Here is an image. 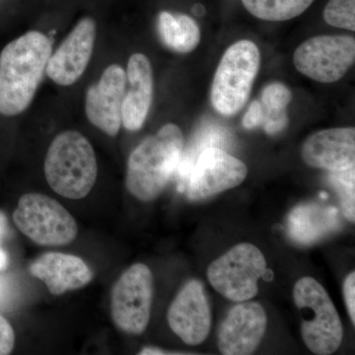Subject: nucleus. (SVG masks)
I'll return each mask as SVG.
<instances>
[{"label": "nucleus", "mask_w": 355, "mask_h": 355, "mask_svg": "<svg viewBox=\"0 0 355 355\" xmlns=\"http://www.w3.org/2000/svg\"><path fill=\"white\" fill-rule=\"evenodd\" d=\"M95 40L94 19L85 17L79 21L49 60L46 72L51 80L60 86L76 83L87 69Z\"/></svg>", "instance_id": "nucleus-13"}, {"label": "nucleus", "mask_w": 355, "mask_h": 355, "mask_svg": "<svg viewBox=\"0 0 355 355\" xmlns=\"http://www.w3.org/2000/svg\"><path fill=\"white\" fill-rule=\"evenodd\" d=\"M51 51V40L39 31L6 44L0 55V114L17 116L31 105Z\"/></svg>", "instance_id": "nucleus-1"}, {"label": "nucleus", "mask_w": 355, "mask_h": 355, "mask_svg": "<svg viewBox=\"0 0 355 355\" xmlns=\"http://www.w3.org/2000/svg\"><path fill=\"white\" fill-rule=\"evenodd\" d=\"M291 100V91L284 84L273 83L263 88L261 104L265 113V121L261 127L268 135H277L286 130L288 125L286 108Z\"/></svg>", "instance_id": "nucleus-20"}, {"label": "nucleus", "mask_w": 355, "mask_h": 355, "mask_svg": "<svg viewBox=\"0 0 355 355\" xmlns=\"http://www.w3.org/2000/svg\"><path fill=\"white\" fill-rule=\"evenodd\" d=\"M128 91L121 106V123L137 132L146 123L153 99V72L146 55L135 53L128 62Z\"/></svg>", "instance_id": "nucleus-16"}, {"label": "nucleus", "mask_w": 355, "mask_h": 355, "mask_svg": "<svg viewBox=\"0 0 355 355\" xmlns=\"http://www.w3.org/2000/svg\"><path fill=\"white\" fill-rule=\"evenodd\" d=\"M301 154L310 167L329 172L354 167V128H329L313 133L305 140Z\"/></svg>", "instance_id": "nucleus-15"}, {"label": "nucleus", "mask_w": 355, "mask_h": 355, "mask_svg": "<svg viewBox=\"0 0 355 355\" xmlns=\"http://www.w3.org/2000/svg\"><path fill=\"white\" fill-rule=\"evenodd\" d=\"M327 24L355 31V0H330L324 9Z\"/></svg>", "instance_id": "nucleus-23"}, {"label": "nucleus", "mask_w": 355, "mask_h": 355, "mask_svg": "<svg viewBox=\"0 0 355 355\" xmlns=\"http://www.w3.org/2000/svg\"><path fill=\"white\" fill-rule=\"evenodd\" d=\"M261 65L257 44L241 40L229 46L222 57L211 86L212 106L223 116L239 113L249 99Z\"/></svg>", "instance_id": "nucleus-5"}, {"label": "nucleus", "mask_w": 355, "mask_h": 355, "mask_svg": "<svg viewBox=\"0 0 355 355\" xmlns=\"http://www.w3.org/2000/svg\"><path fill=\"white\" fill-rule=\"evenodd\" d=\"M183 147V132L174 123H167L135 147L128 158L125 179L133 197L141 202L155 200L176 172Z\"/></svg>", "instance_id": "nucleus-2"}, {"label": "nucleus", "mask_w": 355, "mask_h": 355, "mask_svg": "<svg viewBox=\"0 0 355 355\" xmlns=\"http://www.w3.org/2000/svg\"><path fill=\"white\" fill-rule=\"evenodd\" d=\"M153 275L144 263H135L121 275L112 291L114 324L130 335H141L150 320Z\"/></svg>", "instance_id": "nucleus-8"}, {"label": "nucleus", "mask_w": 355, "mask_h": 355, "mask_svg": "<svg viewBox=\"0 0 355 355\" xmlns=\"http://www.w3.org/2000/svg\"><path fill=\"white\" fill-rule=\"evenodd\" d=\"M44 170L46 182L55 193L69 200H81L97 180L94 149L80 132L60 133L49 147Z\"/></svg>", "instance_id": "nucleus-3"}, {"label": "nucleus", "mask_w": 355, "mask_h": 355, "mask_svg": "<svg viewBox=\"0 0 355 355\" xmlns=\"http://www.w3.org/2000/svg\"><path fill=\"white\" fill-rule=\"evenodd\" d=\"M338 209L320 203H306L295 207L287 218V230L293 241L311 245L340 227Z\"/></svg>", "instance_id": "nucleus-18"}, {"label": "nucleus", "mask_w": 355, "mask_h": 355, "mask_svg": "<svg viewBox=\"0 0 355 355\" xmlns=\"http://www.w3.org/2000/svg\"><path fill=\"white\" fill-rule=\"evenodd\" d=\"M354 173V167H352L329 174V182L340 198L343 216L352 223L355 221Z\"/></svg>", "instance_id": "nucleus-22"}, {"label": "nucleus", "mask_w": 355, "mask_h": 355, "mask_svg": "<svg viewBox=\"0 0 355 355\" xmlns=\"http://www.w3.org/2000/svg\"><path fill=\"white\" fill-rule=\"evenodd\" d=\"M4 293V286L3 282L0 280V300H1L2 296H3Z\"/></svg>", "instance_id": "nucleus-28"}, {"label": "nucleus", "mask_w": 355, "mask_h": 355, "mask_svg": "<svg viewBox=\"0 0 355 355\" xmlns=\"http://www.w3.org/2000/svg\"><path fill=\"white\" fill-rule=\"evenodd\" d=\"M7 233V219L2 212H0V272L6 270L8 266V254L1 246L2 240Z\"/></svg>", "instance_id": "nucleus-27"}, {"label": "nucleus", "mask_w": 355, "mask_h": 355, "mask_svg": "<svg viewBox=\"0 0 355 355\" xmlns=\"http://www.w3.org/2000/svg\"><path fill=\"white\" fill-rule=\"evenodd\" d=\"M263 121H265V113H263V106L261 102L254 101L250 105L247 113L243 118V127L247 130H253L263 125Z\"/></svg>", "instance_id": "nucleus-25"}, {"label": "nucleus", "mask_w": 355, "mask_h": 355, "mask_svg": "<svg viewBox=\"0 0 355 355\" xmlns=\"http://www.w3.org/2000/svg\"><path fill=\"white\" fill-rule=\"evenodd\" d=\"M314 0H242L243 6L258 19L287 21L304 13Z\"/></svg>", "instance_id": "nucleus-21"}, {"label": "nucleus", "mask_w": 355, "mask_h": 355, "mask_svg": "<svg viewBox=\"0 0 355 355\" xmlns=\"http://www.w3.org/2000/svg\"><path fill=\"white\" fill-rule=\"evenodd\" d=\"M30 272L46 284L53 295L87 286L93 272L87 263L73 254L49 252L30 266Z\"/></svg>", "instance_id": "nucleus-17"}, {"label": "nucleus", "mask_w": 355, "mask_h": 355, "mask_svg": "<svg viewBox=\"0 0 355 355\" xmlns=\"http://www.w3.org/2000/svg\"><path fill=\"white\" fill-rule=\"evenodd\" d=\"M266 270V258L260 249L250 243H242L211 263L207 279L222 296L241 303L258 294L259 279Z\"/></svg>", "instance_id": "nucleus-7"}, {"label": "nucleus", "mask_w": 355, "mask_h": 355, "mask_svg": "<svg viewBox=\"0 0 355 355\" xmlns=\"http://www.w3.org/2000/svg\"><path fill=\"white\" fill-rule=\"evenodd\" d=\"M170 328L186 345H198L207 340L211 313L205 286L191 279L177 294L167 314Z\"/></svg>", "instance_id": "nucleus-11"}, {"label": "nucleus", "mask_w": 355, "mask_h": 355, "mask_svg": "<svg viewBox=\"0 0 355 355\" xmlns=\"http://www.w3.org/2000/svg\"><path fill=\"white\" fill-rule=\"evenodd\" d=\"M343 296L352 324H355V272H350L343 284Z\"/></svg>", "instance_id": "nucleus-26"}, {"label": "nucleus", "mask_w": 355, "mask_h": 355, "mask_svg": "<svg viewBox=\"0 0 355 355\" xmlns=\"http://www.w3.org/2000/svg\"><path fill=\"white\" fill-rule=\"evenodd\" d=\"M158 31L163 44L179 53H191L200 42L198 23L186 14L162 11L159 14Z\"/></svg>", "instance_id": "nucleus-19"}, {"label": "nucleus", "mask_w": 355, "mask_h": 355, "mask_svg": "<svg viewBox=\"0 0 355 355\" xmlns=\"http://www.w3.org/2000/svg\"><path fill=\"white\" fill-rule=\"evenodd\" d=\"M127 88V73L119 64H111L103 72L99 83L88 88L85 112L94 127L116 137L121 125V106Z\"/></svg>", "instance_id": "nucleus-12"}, {"label": "nucleus", "mask_w": 355, "mask_h": 355, "mask_svg": "<svg viewBox=\"0 0 355 355\" xmlns=\"http://www.w3.org/2000/svg\"><path fill=\"white\" fill-rule=\"evenodd\" d=\"M355 60V40L350 36L313 37L294 51L293 62L303 76L321 83L340 80Z\"/></svg>", "instance_id": "nucleus-9"}, {"label": "nucleus", "mask_w": 355, "mask_h": 355, "mask_svg": "<svg viewBox=\"0 0 355 355\" xmlns=\"http://www.w3.org/2000/svg\"><path fill=\"white\" fill-rule=\"evenodd\" d=\"M15 345V333L6 318L0 315V355L11 354Z\"/></svg>", "instance_id": "nucleus-24"}, {"label": "nucleus", "mask_w": 355, "mask_h": 355, "mask_svg": "<svg viewBox=\"0 0 355 355\" xmlns=\"http://www.w3.org/2000/svg\"><path fill=\"white\" fill-rule=\"evenodd\" d=\"M17 228L42 246H65L76 239L78 227L74 217L60 202L43 193H26L13 212Z\"/></svg>", "instance_id": "nucleus-6"}, {"label": "nucleus", "mask_w": 355, "mask_h": 355, "mask_svg": "<svg viewBox=\"0 0 355 355\" xmlns=\"http://www.w3.org/2000/svg\"><path fill=\"white\" fill-rule=\"evenodd\" d=\"M296 307L300 311L301 335L310 352L333 354L343 342L342 320L328 292L313 277L296 282L293 289Z\"/></svg>", "instance_id": "nucleus-4"}, {"label": "nucleus", "mask_w": 355, "mask_h": 355, "mask_svg": "<svg viewBox=\"0 0 355 355\" xmlns=\"http://www.w3.org/2000/svg\"><path fill=\"white\" fill-rule=\"evenodd\" d=\"M248 175L243 161L217 147H209L198 155L182 190L191 200L214 197L241 184Z\"/></svg>", "instance_id": "nucleus-10"}, {"label": "nucleus", "mask_w": 355, "mask_h": 355, "mask_svg": "<svg viewBox=\"0 0 355 355\" xmlns=\"http://www.w3.org/2000/svg\"><path fill=\"white\" fill-rule=\"evenodd\" d=\"M268 324L263 306L241 302L229 311L218 330V349L222 354L249 355L258 349Z\"/></svg>", "instance_id": "nucleus-14"}]
</instances>
